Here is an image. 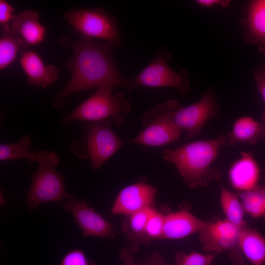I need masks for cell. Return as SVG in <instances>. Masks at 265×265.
Wrapping results in <instances>:
<instances>
[{
    "mask_svg": "<svg viewBox=\"0 0 265 265\" xmlns=\"http://www.w3.org/2000/svg\"><path fill=\"white\" fill-rule=\"evenodd\" d=\"M143 125L146 128L132 142L150 146H160L177 140L182 131L172 123L161 117L144 114Z\"/></svg>",
    "mask_w": 265,
    "mask_h": 265,
    "instance_id": "obj_12",
    "label": "cell"
},
{
    "mask_svg": "<svg viewBox=\"0 0 265 265\" xmlns=\"http://www.w3.org/2000/svg\"><path fill=\"white\" fill-rule=\"evenodd\" d=\"M19 62L28 84L31 86L46 88L58 78V68L52 64L46 65L34 51L26 50L22 54Z\"/></svg>",
    "mask_w": 265,
    "mask_h": 265,
    "instance_id": "obj_13",
    "label": "cell"
},
{
    "mask_svg": "<svg viewBox=\"0 0 265 265\" xmlns=\"http://www.w3.org/2000/svg\"><path fill=\"white\" fill-rule=\"evenodd\" d=\"M262 52L265 53V49L262 50Z\"/></svg>",
    "mask_w": 265,
    "mask_h": 265,
    "instance_id": "obj_35",
    "label": "cell"
},
{
    "mask_svg": "<svg viewBox=\"0 0 265 265\" xmlns=\"http://www.w3.org/2000/svg\"><path fill=\"white\" fill-rule=\"evenodd\" d=\"M157 192L155 186L143 181L128 186L116 197L111 209V213L128 216L152 207Z\"/></svg>",
    "mask_w": 265,
    "mask_h": 265,
    "instance_id": "obj_11",
    "label": "cell"
},
{
    "mask_svg": "<svg viewBox=\"0 0 265 265\" xmlns=\"http://www.w3.org/2000/svg\"><path fill=\"white\" fill-rule=\"evenodd\" d=\"M59 43L70 48L73 56L66 62L71 77L52 101L54 108H61L68 95L80 91L97 89L108 85L129 91L137 88L132 80H127L118 71L112 57L115 49L109 44H101L82 36L74 41L62 36Z\"/></svg>",
    "mask_w": 265,
    "mask_h": 265,
    "instance_id": "obj_1",
    "label": "cell"
},
{
    "mask_svg": "<svg viewBox=\"0 0 265 265\" xmlns=\"http://www.w3.org/2000/svg\"><path fill=\"white\" fill-rule=\"evenodd\" d=\"M242 228L227 219L207 222L198 232L203 249L221 253L235 249L238 247Z\"/></svg>",
    "mask_w": 265,
    "mask_h": 265,
    "instance_id": "obj_10",
    "label": "cell"
},
{
    "mask_svg": "<svg viewBox=\"0 0 265 265\" xmlns=\"http://www.w3.org/2000/svg\"><path fill=\"white\" fill-rule=\"evenodd\" d=\"M226 145V135L187 143L173 150L165 149L163 159L174 164L185 184L189 188L204 186L220 177L218 169L212 167L220 150Z\"/></svg>",
    "mask_w": 265,
    "mask_h": 265,
    "instance_id": "obj_2",
    "label": "cell"
},
{
    "mask_svg": "<svg viewBox=\"0 0 265 265\" xmlns=\"http://www.w3.org/2000/svg\"><path fill=\"white\" fill-rule=\"evenodd\" d=\"M153 209L150 207L129 215L122 224V230L131 242L130 246L136 251L139 244L144 242L145 226Z\"/></svg>",
    "mask_w": 265,
    "mask_h": 265,
    "instance_id": "obj_21",
    "label": "cell"
},
{
    "mask_svg": "<svg viewBox=\"0 0 265 265\" xmlns=\"http://www.w3.org/2000/svg\"><path fill=\"white\" fill-rule=\"evenodd\" d=\"M165 215L153 208L146 222L144 243L151 240L162 239Z\"/></svg>",
    "mask_w": 265,
    "mask_h": 265,
    "instance_id": "obj_25",
    "label": "cell"
},
{
    "mask_svg": "<svg viewBox=\"0 0 265 265\" xmlns=\"http://www.w3.org/2000/svg\"><path fill=\"white\" fill-rule=\"evenodd\" d=\"M13 5L4 0H0V27L9 26L14 20L16 14Z\"/></svg>",
    "mask_w": 265,
    "mask_h": 265,
    "instance_id": "obj_28",
    "label": "cell"
},
{
    "mask_svg": "<svg viewBox=\"0 0 265 265\" xmlns=\"http://www.w3.org/2000/svg\"><path fill=\"white\" fill-rule=\"evenodd\" d=\"M109 119L92 122L84 142L75 139L70 149L81 159L88 158L92 169L97 171L122 147L123 143L111 129Z\"/></svg>",
    "mask_w": 265,
    "mask_h": 265,
    "instance_id": "obj_7",
    "label": "cell"
},
{
    "mask_svg": "<svg viewBox=\"0 0 265 265\" xmlns=\"http://www.w3.org/2000/svg\"><path fill=\"white\" fill-rule=\"evenodd\" d=\"M113 87L108 85L96 89L72 112L64 116L61 121L67 123L75 120L97 122L112 118L117 126H122L130 111L131 105L123 94H112Z\"/></svg>",
    "mask_w": 265,
    "mask_h": 265,
    "instance_id": "obj_5",
    "label": "cell"
},
{
    "mask_svg": "<svg viewBox=\"0 0 265 265\" xmlns=\"http://www.w3.org/2000/svg\"><path fill=\"white\" fill-rule=\"evenodd\" d=\"M63 17L80 36L104 40L115 49L123 44L116 18L104 8L70 9Z\"/></svg>",
    "mask_w": 265,
    "mask_h": 265,
    "instance_id": "obj_6",
    "label": "cell"
},
{
    "mask_svg": "<svg viewBox=\"0 0 265 265\" xmlns=\"http://www.w3.org/2000/svg\"><path fill=\"white\" fill-rule=\"evenodd\" d=\"M196 3L199 5L205 7H211L220 4L222 6H228L230 1L220 0H197Z\"/></svg>",
    "mask_w": 265,
    "mask_h": 265,
    "instance_id": "obj_32",
    "label": "cell"
},
{
    "mask_svg": "<svg viewBox=\"0 0 265 265\" xmlns=\"http://www.w3.org/2000/svg\"><path fill=\"white\" fill-rule=\"evenodd\" d=\"M240 154L229 169V178L234 188L243 192L258 185L260 170L251 152H241Z\"/></svg>",
    "mask_w": 265,
    "mask_h": 265,
    "instance_id": "obj_15",
    "label": "cell"
},
{
    "mask_svg": "<svg viewBox=\"0 0 265 265\" xmlns=\"http://www.w3.org/2000/svg\"><path fill=\"white\" fill-rule=\"evenodd\" d=\"M11 27L27 49L41 44L46 37L47 28L34 10L25 9L16 14Z\"/></svg>",
    "mask_w": 265,
    "mask_h": 265,
    "instance_id": "obj_14",
    "label": "cell"
},
{
    "mask_svg": "<svg viewBox=\"0 0 265 265\" xmlns=\"http://www.w3.org/2000/svg\"><path fill=\"white\" fill-rule=\"evenodd\" d=\"M63 207L72 214L74 221L82 231L83 237H96L113 238L115 232L113 226L101 214L90 207L86 202L68 193Z\"/></svg>",
    "mask_w": 265,
    "mask_h": 265,
    "instance_id": "obj_9",
    "label": "cell"
},
{
    "mask_svg": "<svg viewBox=\"0 0 265 265\" xmlns=\"http://www.w3.org/2000/svg\"><path fill=\"white\" fill-rule=\"evenodd\" d=\"M238 196L245 212L253 218L265 217V185H257Z\"/></svg>",
    "mask_w": 265,
    "mask_h": 265,
    "instance_id": "obj_24",
    "label": "cell"
},
{
    "mask_svg": "<svg viewBox=\"0 0 265 265\" xmlns=\"http://www.w3.org/2000/svg\"><path fill=\"white\" fill-rule=\"evenodd\" d=\"M136 252L130 246L126 247L120 251L119 257L124 265H138L134 262Z\"/></svg>",
    "mask_w": 265,
    "mask_h": 265,
    "instance_id": "obj_31",
    "label": "cell"
},
{
    "mask_svg": "<svg viewBox=\"0 0 265 265\" xmlns=\"http://www.w3.org/2000/svg\"><path fill=\"white\" fill-rule=\"evenodd\" d=\"M28 49L9 26L0 27V70L8 68L16 60L19 53L23 54Z\"/></svg>",
    "mask_w": 265,
    "mask_h": 265,
    "instance_id": "obj_20",
    "label": "cell"
},
{
    "mask_svg": "<svg viewBox=\"0 0 265 265\" xmlns=\"http://www.w3.org/2000/svg\"><path fill=\"white\" fill-rule=\"evenodd\" d=\"M138 265H165L163 256L158 252H155L138 261Z\"/></svg>",
    "mask_w": 265,
    "mask_h": 265,
    "instance_id": "obj_30",
    "label": "cell"
},
{
    "mask_svg": "<svg viewBox=\"0 0 265 265\" xmlns=\"http://www.w3.org/2000/svg\"><path fill=\"white\" fill-rule=\"evenodd\" d=\"M219 183L220 203L226 219L239 227L246 226L244 220L245 212L241 202L236 194Z\"/></svg>",
    "mask_w": 265,
    "mask_h": 265,
    "instance_id": "obj_22",
    "label": "cell"
},
{
    "mask_svg": "<svg viewBox=\"0 0 265 265\" xmlns=\"http://www.w3.org/2000/svg\"><path fill=\"white\" fill-rule=\"evenodd\" d=\"M36 161L39 166L32 176L26 197L30 210L44 203L63 201L68 193L63 175L56 170L60 163L56 153L47 150L39 151Z\"/></svg>",
    "mask_w": 265,
    "mask_h": 265,
    "instance_id": "obj_4",
    "label": "cell"
},
{
    "mask_svg": "<svg viewBox=\"0 0 265 265\" xmlns=\"http://www.w3.org/2000/svg\"><path fill=\"white\" fill-rule=\"evenodd\" d=\"M254 78L257 88L265 102V66H261L255 70Z\"/></svg>",
    "mask_w": 265,
    "mask_h": 265,
    "instance_id": "obj_29",
    "label": "cell"
},
{
    "mask_svg": "<svg viewBox=\"0 0 265 265\" xmlns=\"http://www.w3.org/2000/svg\"><path fill=\"white\" fill-rule=\"evenodd\" d=\"M206 223L184 210L169 213L165 215L162 239L183 238L199 232Z\"/></svg>",
    "mask_w": 265,
    "mask_h": 265,
    "instance_id": "obj_16",
    "label": "cell"
},
{
    "mask_svg": "<svg viewBox=\"0 0 265 265\" xmlns=\"http://www.w3.org/2000/svg\"><path fill=\"white\" fill-rule=\"evenodd\" d=\"M0 205L2 206L5 203V198L3 195V193L1 190H0Z\"/></svg>",
    "mask_w": 265,
    "mask_h": 265,
    "instance_id": "obj_33",
    "label": "cell"
},
{
    "mask_svg": "<svg viewBox=\"0 0 265 265\" xmlns=\"http://www.w3.org/2000/svg\"><path fill=\"white\" fill-rule=\"evenodd\" d=\"M238 248L254 265H263L265 263V238L247 225L242 229Z\"/></svg>",
    "mask_w": 265,
    "mask_h": 265,
    "instance_id": "obj_19",
    "label": "cell"
},
{
    "mask_svg": "<svg viewBox=\"0 0 265 265\" xmlns=\"http://www.w3.org/2000/svg\"><path fill=\"white\" fill-rule=\"evenodd\" d=\"M262 119H263V120L264 123L265 124V110H264V111L263 113Z\"/></svg>",
    "mask_w": 265,
    "mask_h": 265,
    "instance_id": "obj_34",
    "label": "cell"
},
{
    "mask_svg": "<svg viewBox=\"0 0 265 265\" xmlns=\"http://www.w3.org/2000/svg\"><path fill=\"white\" fill-rule=\"evenodd\" d=\"M219 112L217 97L212 88H208L196 103L183 106L176 100H169L159 104L146 113L161 117L172 123L186 133V139L199 135L208 120Z\"/></svg>",
    "mask_w": 265,
    "mask_h": 265,
    "instance_id": "obj_3",
    "label": "cell"
},
{
    "mask_svg": "<svg viewBox=\"0 0 265 265\" xmlns=\"http://www.w3.org/2000/svg\"><path fill=\"white\" fill-rule=\"evenodd\" d=\"M170 56L166 49L160 50L152 61L132 80L137 88L169 87L177 89L182 95L187 93L189 77L184 69L174 71L169 65Z\"/></svg>",
    "mask_w": 265,
    "mask_h": 265,
    "instance_id": "obj_8",
    "label": "cell"
},
{
    "mask_svg": "<svg viewBox=\"0 0 265 265\" xmlns=\"http://www.w3.org/2000/svg\"><path fill=\"white\" fill-rule=\"evenodd\" d=\"M60 265H94L85 252L80 249H74L67 252L62 257Z\"/></svg>",
    "mask_w": 265,
    "mask_h": 265,
    "instance_id": "obj_27",
    "label": "cell"
},
{
    "mask_svg": "<svg viewBox=\"0 0 265 265\" xmlns=\"http://www.w3.org/2000/svg\"><path fill=\"white\" fill-rule=\"evenodd\" d=\"M226 145L234 146L239 143L255 145L265 136V127L249 116H242L236 120L232 130L225 134Z\"/></svg>",
    "mask_w": 265,
    "mask_h": 265,
    "instance_id": "obj_18",
    "label": "cell"
},
{
    "mask_svg": "<svg viewBox=\"0 0 265 265\" xmlns=\"http://www.w3.org/2000/svg\"><path fill=\"white\" fill-rule=\"evenodd\" d=\"M244 36L251 44L265 49V0L251 1L247 7L243 21Z\"/></svg>",
    "mask_w": 265,
    "mask_h": 265,
    "instance_id": "obj_17",
    "label": "cell"
},
{
    "mask_svg": "<svg viewBox=\"0 0 265 265\" xmlns=\"http://www.w3.org/2000/svg\"><path fill=\"white\" fill-rule=\"evenodd\" d=\"M214 254H203L195 251L189 253L177 252L175 254L174 265H211Z\"/></svg>",
    "mask_w": 265,
    "mask_h": 265,
    "instance_id": "obj_26",
    "label": "cell"
},
{
    "mask_svg": "<svg viewBox=\"0 0 265 265\" xmlns=\"http://www.w3.org/2000/svg\"><path fill=\"white\" fill-rule=\"evenodd\" d=\"M31 142L30 137L25 134L16 142L1 144L0 160L24 159L30 163L36 161L37 153L29 149Z\"/></svg>",
    "mask_w": 265,
    "mask_h": 265,
    "instance_id": "obj_23",
    "label": "cell"
}]
</instances>
